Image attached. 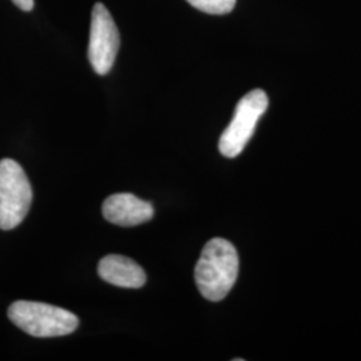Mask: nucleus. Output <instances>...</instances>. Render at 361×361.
Masks as SVG:
<instances>
[{
    "label": "nucleus",
    "instance_id": "7ed1b4c3",
    "mask_svg": "<svg viewBox=\"0 0 361 361\" xmlns=\"http://www.w3.org/2000/svg\"><path fill=\"white\" fill-rule=\"evenodd\" d=\"M32 202V189L23 168L13 159L0 161V229L22 224Z\"/></svg>",
    "mask_w": 361,
    "mask_h": 361
},
{
    "label": "nucleus",
    "instance_id": "20e7f679",
    "mask_svg": "<svg viewBox=\"0 0 361 361\" xmlns=\"http://www.w3.org/2000/svg\"><path fill=\"white\" fill-rule=\"evenodd\" d=\"M268 104V95L261 89L247 92L238 101L232 122L219 138L221 154L234 158L243 153L246 143L255 134L259 118L265 114Z\"/></svg>",
    "mask_w": 361,
    "mask_h": 361
},
{
    "label": "nucleus",
    "instance_id": "f257e3e1",
    "mask_svg": "<svg viewBox=\"0 0 361 361\" xmlns=\"http://www.w3.org/2000/svg\"><path fill=\"white\" fill-rule=\"evenodd\" d=\"M238 255L232 243L213 238L207 243L194 271L195 284L209 301L228 296L238 276Z\"/></svg>",
    "mask_w": 361,
    "mask_h": 361
},
{
    "label": "nucleus",
    "instance_id": "423d86ee",
    "mask_svg": "<svg viewBox=\"0 0 361 361\" xmlns=\"http://www.w3.org/2000/svg\"><path fill=\"white\" fill-rule=\"evenodd\" d=\"M104 219L118 226H137L153 219L154 207L134 194H113L102 207Z\"/></svg>",
    "mask_w": 361,
    "mask_h": 361
},
{
    "label": "nucleus",
    "instance_id": "6e6552de",
    "mask_svg": "<svg viewBox=\"0 0 361 361\" xmlns=\"http://www.w3.org/2000/svg\"><path fill=\"white\" fill-rule=\"evenodd\" d=\"M197 10L212 15L229 13L235 6V0H188Z\"/></svg>",
    "mask_w": 361,
    "mask_h": 361
},
{
    "label": "nucleus",
    "instance_id": "f03ea898",
    "mask_svg": "<svg viewBox=\"0 0 361 361\" xmlns=\"http://www.w3.org/2000/svg\"><path fill=\"white\" fill-rule=\"evenodd\" d=\"M8 319L27 335L58 337L73 334L79 320L70 310L37 301H15L8 308Z\"/></svg>",
    "mask_w": 361,
    "mask_h": 361
},
{
    "label": "nucleus",
    "instance_id": "1a4fd4ad",
    "mask_svg": "<svg viewBox=\"0 0 361 361\" xmlns=\"http://www.w3.org/2000/svg\"><path fill=\"white\" fill-rule=\"evenodd\" d=\"M13 3L22 11H31L34 8V0H13Z\"/></svg>",
    "mask_w": 361,
    "mask_h": 361
},
{
    "label": "nucleus",
    "instance_id": "0eeeda50",
    "mask_svg": "<svg viewBox=\"0 0 361 361\" xmlns=\"http://www.w3.org/2000/svg\"><path fill=\"white\" fill-rule=\"evenodd\" d=\"M99 277L109 284L138 289L146 284V273L133 259L119 255H110L99 261Z\"/></svg>",
    "mask_w": 361,
    "mask_h": 361
},
{
    "label": "nucleus",
    "instance_id": "39448f33",
    "mask_svg": "<svg viewBox=\"0 0 361 361\" xmlns=\"http://www.w3.org/2000/svg\"><path fill=\"white\" fill-rule=\"evenodd\" d=\"M119 50V31L109 10L97 3L91 13L89 61L98 75H106L114 66Z\"/></svg>",
    "mask_w": 361,
    "mask_h": 361
}]
</instances>
